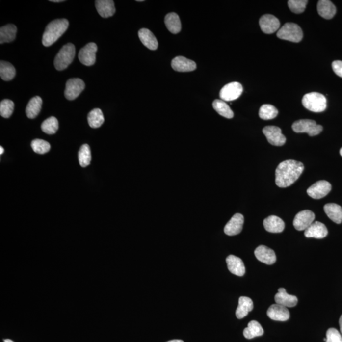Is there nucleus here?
I'll use <instances>...</instances> for the list:
<instances>
[{
	"instance_id": "f257e3e1",
	"label": "nucleus",
	"mask_w": 342,
	"mask_h": 342,
	"mask_svg": "<svg viewBox=\"0 0 342 342\" xmlns=\"http://www.w3.org/2000/svg\"><path fill=\"white\" fill-rule=\"evenodd\" d=\"M304 166L297 160H287L280 163L276 170V184L280 188L291 186L299 178Z\"/></svg>"
},
{
	"instance_id": "f03ea898",
	"label": "nucleus",
	"mask_w": 342,
	"mask_h": 342,
	"mask_svg": "<svg viewBox=\"0 0 342 342\" xmlns=\"http://www.w3.org/2000/svg\"><path fill=\"white\" fill-rule=\"evenodd\" d=\"M69 25V21L65 19L52 21L46 27L43 34V45L45 47H50L55 43L66 31Z\"/></svg>"
},
{
	"instance_id": "7ed1b4c3",
	"label": "nucleus",
	"mask_w": 342,
	"mask_h": 342,
	"mask_svg": "<svg viewBox=\"0 0 342 342\" xmlns=\"http://www.w3.org/2000/svg\"><path fill=\"white\" fill-rule=\"evenodd\" d=\"M302 105L307 109L313 112H322L326 110L327 101L323 95L319 93H309L302 99Z\"/></svg>"
},
{
	"instance_id": "20e7f679",
	"label": "nucleus",
	"mask_w": 342,
	"mask_h": 342,
	"mask_svg": "<svg viewBox=\"0 0 342 342\" xmlns=\"http://www.w3.org/2000/svg\"><path fill=\"white\" fill-rule=\"evenodd\" d=\"M76 54L75 45L69 43L61 49L54 60L56 70L62 71L67 68L73 62Z\"/></svg>"
},
{
	"instance_id": "39448f33",
	"label": "nucleus",
	"mask_w": 342,
	"mask_h": 342,
	"mask_svg": "<svg viewBox=\"0 0 342 342\" xmlns=\"http://www.w3.org/2000/svg\"><path fill=\"white\" fill-rule=\"evenodd\" d=\"M277 37L281 40L298 43L303 38V32L301 28L295 23H286L278 30Z\"/></svg>"
},
{
	"instance_id": "423d86ee",
	"label": "nucleus",
	"mask_w": 342,
	"mask_h": 342,
	"mask_svg": "<svg viewBox=\"0 0 342 342\" xmlns=\"http://www.w3.org/2000/svg\"><path fill=\"white\" fill-rule=\"evenodd\" d=\"M292 129L297 133L306 132L309 136H314L321 133L323 128L322 126L318 125L313 120L301 119L293 124Z\"/></svg>"
},
{
	"instance_id": "0eeeda50",
	"label": "nucleus",
	"mask_w": 342,
	"mask_h": 342,
	"mask_svg": "<svg viewBox=\"0 0 342 342\" xmlns=\"http://www.w3.org/2000/svg\"><path fill=\"white\" fill-rule=\"evenodd\" d=\"M243 86L237 82H230L225 85L220 91V98L224 102H230L238 99L243 93Z\"/></svg>"
},
{
	"instance_id": "6e6552de",
	"label": "nucleus",
	"mask_w": 342,
	"mask_h": 342,
	"mask_svg": "<svg viewBox=\"0 0 342 342\" xmlns=\"http://www.w3.org/2000/svg\"><path fill=\"white\" fill-rule=\"evenodd\" d=\"M84 88L83 80L79 78H72L67 80L65 89V97L69 100H75L79 97Z\"/></svg>"
},
{
	"instance_id": "1a4fd4ad",
	"label": "nucleus",
	"mask_w": 342,
	"mask_h": 342,
	"mask_svg": "<svg viewBox=\"0 0 342 342\" xmlns=\"http://www.w3.org/2000/svg\"><path fill=\"white\" fill-rule=\"evenodd\" d=\"M263 133L271 145L283 146L286 143V138L282 134V130L277 126H266L263 130Z\"/></svg>"
},
{
	"instance_id": "9d476101",
	"label": "nucleus",
	"mask_w": 342,
	"mask_h": 342,
	"mask_svg": "<svg viewBox=\"0 0 342 342\" xmlns=\"http://www.w3.org/2000/svg\"><path fill=\"white\" fill-rule=\"evenodd\" d=\"M315 215L312 211L302 210L298 212L293 220V226L298 231H305L314 223Z\"/></svg>"
},
{
	"instance_id": "9b49d317",
	"label": "nucleus",
	"mask_w": 342,
	"mask_h": 342,
	"mask_svg": "<svg viewBox=\"0 0 342 342\" xmlns=\"http://www.w3.org/2000/svg\"><path fill=\"white\" fill-rule=\"evenodd\" d=\"M332 189V185L326 181L321 180L316 183L308 189L309 197L314 199H321L326 197Z\"/></svg>"
},
{
	"instance_id": "f8f14e48",
	"label": "nucleus",
	"mask_w": 342,
	"mask_h": 342,
	"mask_svg": "<svg viewBox=\"0 0 342 342\" xmlns=\"http://www.w3.org/2000/svg\"><path fill=\"white\" fill-rule=\"evenodd\" d=\"M97 49V46L94 43H89L87 44L80 50L79 53L80 62L86 66L94 65Z\"/></svg>"
},
{
	"instance_id": "ddd939ff",
	"label": "nucleus",
	"mask_w": 342,
	"mask_h": 342,
	"mask_svg": "<svg viewBox=\"0 0 342 342\" xmlns=\"http://www.w3.org/2000/svg\"><path fill=\"white\" fill-rule=\"evenodd\" d=\"M259 25L263 32L270 34L277 31L280 27V23L274 15L266 14L261 17Z\"/></svg>"
},
{
	"instance_id": "4468645a",
	"label": "nucleus",
	"mask_w": 342,
	"mask_h": 342,
	"mask_svg": "<svg viewBox=\"0 0 342 342\" xmlns=\"http://www.w3.org/2000/svg\"><path fill=\"white\" fill-rule=\"evenodd\" d=\"M243 215L241 213H236L226 224L225 227H224V233L228 236L238 235L243 230Z\"/></svg>"
},
{
	"instance_id": "2eb2a0df",
	"label": "nucleus",
	"mask_w": 342,
	"mask_h": 342,
	"mask_svg": "<svg viewBox=\"0 0 342 342\" xmlns=\"http://www.w3.org/2000/svg\"><path fill=\"white\" fill-rule=\"evenodd\" d=\"M267 315L270 319L274 321H286L289 318V309L286 307L278 304L272 305L269 307L267 311Z\"/></svg>"
},
{
	"instance_id": "dca6fc26",
	"label": "nucleus",
	"mask_w": 342,
	"mask_h": 342,
	"mask_svg": "<svg viewBox=\"0 0 342 342\" xmlns=\"http://www.w3.org/2000/svg\"><path fill=\"white\" fill-rule=\"evenodd\" d=\"M255 256L261 263L265 264L271 265L276 263L275 252L266 246L260 245L255 250Z\"/></svg>"
},
{
	"instance_id": "f3484780",
	"label": "nucleus",
	"mask_w": 342,
	"mask_h": 342,
	"mask_svg": "<svg viewBox=\"0 0 342 342\" xmlns=\"http://www.w3.org/2000/svg\"><path fill=\"white\" fill-rule=\"evenodd\" d=\"M171 66L174 71L182 73L193 71L197 69V64L194 61L182 56L174 58L172 60Z\"/></svg>"
},
{
	"instance_id": "a211bd4d",
	"label": "nucleus",
	"mask_w": 342,
	"mask_h": 342,
	"mask_svg": "<svg viewBox=\"0 0 342 342\" xmlns=\"http://www.w3.org/2000/svg\"><path fill=\"white\" fill-rule=\"evenodd\" d=\"M328 233V229L324 224L316 221L305 230L304 235L307 238L322 239L325 238Z\"/></svg>"
},
{
	"instance_id": "6ab92c4d",
	"label": "nucleus",
	"mask_w": 342,
	"mask_h": 342,
	"mask_svg": "<svg viewBox=\"0 0 342 342\" xmlns=\"http://www.w3.org/2000/svg\"><path fill=\"white\" fill-rule=\"evenodd\" d=\"M274 300L276 304L282 305L286 308H293L298 303V298L295 295H289L284 288H280L276 294Z\"/></svg>"
},
{
	"instance_id": "aec40b11",
	"label": "nucleus",
	"mask_w": 342,
	"mask_h": 342,
	"mask_svg": "<svg viewBox=\"0 0 342 342\" xmlns=\"http://www.w3.org/2000/svg\"><path fill=\"white\" fill-rule=\"evenodd\" d=\"M229 271L235 275L243 276L245 273V267L243 261L238 257L230 255L226 258Z\"/></svg>"
},
{
	"instance_id": "412c9836",
	"label": "nucleus",
	"mask_w": 342,
	"mask_h": 342,
	"mask_svg": "<svg viewBox=\"0 0 342 342\" xmlns=\"http://www.w3.org/2000/svg\"><path fill=\"white\" fill-rule=\"evenodd\" d=\"M95 5L99 15L104 18H108L115 14L114 2L112 0H97Z\"/></svg>"
},
{
	"instance_id": "4be33fe9",
	"label": "nucleus",
	"mask_w": 342,
	"mask_h": 342,
	"mask_svg": "<svg viewBox=\"0 0 342 342\" xmlns=\"http://www.w3.org/2000/svg\"><path fill=\"white\" fill-rule=\"evenodd\" d=\"M263 226L268 232L282 233L285 229L284 221L276 215H271L264 219Z\"/></svg>"
},
{
	"instance_id": "5701e85b",
	"label": "nucleus",
	"mask_w": 342,
	"mask_h": 342,
	"mask_svg": "<svg viewBox=\"0 0 342 342\" xmlns=\"http://www.w3.org/2000/svg\"><path fill=\"white\" fill-rule=\"evenodd\" d=\"M317 8L318 14L325 19H332L336 14V7L328 0H320L318 1Z\"/></svg>"
},
{
	"instance_id": "b1692460",
	"label": "nucleus",
	"mask_w": 342,
	"mask_h": 342,
	"mask_svg": "<svg viewBox=\"0 0 342 342\" xmlns=\"http://www.w3.org/2000/svg\"><path fill=\"white\" fill-rule=\"evenodd\" d=\"M138 36L139 40L148 49L151 50L158 49V40L150 30L145 28L139 30Z\"/></svg>"
},
{
	"instance_id": "393cba45",
	"label": "nucleus",
	"mask_w": 342,
	"mask_h": 342,
	"mask_svg": "<svg viewBox=\"0 0 342 342\" xmlns=\"http://www.w3.org/2000/svg\"><path fill=\"white\" fill-rule=\"evenodd\" d=\"M254 304L251 298L241 297L239 298L238 306L236 311V316L241 319L247 316L248 314L253 310Z\"/></svg>"
},
{
	"instance_id": "a878e982",
	"label": "nucleus",
	"mask_w": 342,
	"mask_h": 342,
	"mask_svg": "<svg viewBox=\"0 0 342 342\" xmlns=\"http://www.w3.org/2000/svg\"><path fill=\"white\" fill-rule=\"evenodd\" d=\"M43 101L41 98L37 96L30 99L26 107V115L28 118L34 119L40 114Z\"/></svg>"
},
{
	"instance_id": "bb28decb",
	"label": "nucleus",
	"mask_w": 342,
	"mask_h": 342,
	"mask_svg": "<svg viewBox=\"0 0 342 342\" xmlns=\"http://www.w3.org/2000/svg\"><path fill=\"white\" fill-rule=\"evenodd\" d=\"M324 212L329 218L334 223L341 224L342 222V209L336 204H328L324 207Z\"/></svg>"
},
{
	"instance_id": "cd10ccee",
	"label": "nucleus",
	"mask_w": 342,
	"mask_h": 342,
	"mask_svg": "<svg viewBox=\"0 0 342 342\" xmlns=\"http://www.w3.org/2000/svg\"><path fill=\"white\" fill-rule=\"evenodd\" d=\"M165 25L171 33L178 34L182 30L180 17L176 13H169L165 17Z\"/></svg>"
},
{
	"instance_id": "c85d7f7f",
	"label": "nucleus",
	"mask_w": 342,
	"mask_h": 342,
	"mask_svg": "<svg viewBox=\"0 0 342 342\" xmlns=\"http://www.w3.org/2000/svg\"><path fill=\"white\" fill-rule=\"evenodd\" d=\"M17 27L14 25H8L0 29V43H10L16 37Z\"/></svg>"
},
{
	"instance_id": "c756f323",
	"label": "nucleus",
	"mask_w": 342,
	"mask_h": 342,
	"mask_svg": "<svg viewBox=\"0 0 342 342\" xmlns=\"http://www.w3.org/2000/svg\"><path fill=\"white\" fill-rule=\"evenodd\" d=\"M262 326L257 321H251L248 324L247 328L243 331L244 337L247 339H254L255 337L262 336L263 334Z\"/></svg>"
},
{
	"instance_id": "7c9ffc66",
	"label": "nucleus",
	"mask_w": 342,
	"mask_h": 342,
	"mask_svg": "<svg viewBox=\"0 0 342 342\" xmlns=\"http://www.w3.org/2000/svg\"><path fill=\"white\" fill-rule=\"evenodd\" d=\"M213 108L221 116L227 119H232L234 114L228 105L222 100H215L213 101Z\"/></svg>"
},
{
	"instance_id": "2f4dec72",
	"label": "nucleus",
	"mask_w": 342,
	"mask_h": 342,
	"mask_svg": "<svg viewBox=\"0 0 342 342\" xmlns=\"http://www.w3.org/2000/svg\"><path fill=\"white\" fill-rule=\"evenodd\" d=\"M104 121L103 113L99 108H95L88 114V121L91 128H98L100 127L104 123Z\"/></svg>"
},
{
	"instance_id": "473e14b6",
	"label": "nucleus",
	"mask_w": 342,
	"mask_h": 342,
	"mask_svg": "<svg viewBox=\"0 0 342 342\" xmlns=\"http://www.w3.org/2000/svg\"><path fill=\"white\" fill-rule=\"evenodd\" d=\"M16 71L14 66L9 62L1 61L0 62V76L1 79L8 81L14 79Z\"/></svg>"
},
{
	"instance_id": "72a5a7b5",
	"label": "nucleus",
	"mask_w": 342,
	"mask_h": 342,
	"mask_svg": "<svg viewBox=\"0 0 342 342\" xmlns=\"http://www.w3.org/2000/svg\"><path fill=\"white\" fill-rule=\"evenodd\" d=\"M259 117L263 120H271L276 118L278 110L275 106L270 104H264L259 110Z\"/></svg>"
},
{
	"instance_id": "f704fd0d",
	"label": "nucleus",
	"mask_w": 342,
	"mask_h": 342,
	"mask_svg": "<svg viewBox=\"0 0 342 342\" xmlns=\"http://www.w3.org/2000/svg\"><path fill=\"white\" fill-rule=\"evenodd\" d=\"M79 164L80 166L86 167L90 164L91 160V154L90 148L87 144L82 145L78 154Z\"/></svg>"
},
{
	"instance_id": "c9c22d12",
	"label": "nucleus",
	"mask_w": 342,
	"mask_h": 342,
	"mask_svg": "<svg viewBox=\"0 0 342 342\" xmlns=\"http://www.w3.org/2000/svg\"><path fill=\"white\" fill-rule=\"evenodd\" d=\"M41 130L46 134H55L58 130V120L55 117H50L46 119L41 125Z\"/></svg>"
},
{
	"instance_id": "e433bc0d",
	"label": "nucleus",
	"mask_w": 342,
	"mask_h": 342,
	"mask_svg": "<svg viewBox=\"0 0 342 342\" xmlns=\"http://www.w3.org/2000/svg\"><path fill=\"white\" fill-rule=\"evenodd\" d=\"M32 150L38 154H45L49 152L50 150V145L49 142L43 139H34L31 143Z\"/></svg>"
},
{
	"instance_id": "4c0bfd02",
	"label": "nucleus",
	"mask_w": 342,
	"mask_h": 342,
	"mask_svg": "<svg viewBox=\"0 0 342 342\" xmlns=\"http://www.w3.org/2000/svg\"><path fill=\"white\" fill-rule=\"evenodd\" d=\"M14 103L12 100L5 99L0 104V114L4 118H9L14 112Z\"/></svg>"
},
{
	"instance_id": "58836bf2",
	"label": "nucleus",
	"mask_w": 342,
	"mask_h": 342,
	"mask_svg": "<svg viewBox=\"0 0 342 342\" xmlns=\"http://www.w3.org/2000/svg\"><path fill=\"white\" fill-rule=\"evenodd\" d=\"M308 1L307 0H289L288 1L289 9L295 14H301L306 10Z\"/></svg>"
},
{
	"instance_id": "ea45409f",
	"label": "nucleus",
	"mask_w": 342,
	"mask_h": 342,
	"mask_svg": "<svg viewBox=\"0 0 342 342\" xmlns=\"http://www.w3.org/2000/svg\"><path fill=\"white\" fill-rule=\"evenodd\" d=\"M326 342H342V335L337 329H328L326 332Z\"/></svg>"
},
{
	"instance_id": "a19ab883",
	"label": "nucleus",
	"mask_w": 342,
	"mask_h": 342,
	"mask_svg": "<svg viewBox=\"0 0 342 342\" xmlns=\"http://www.w3.org/2000/svg\"><path fill=\"white\" fill-rule=\"evenodd\" d=\"M332 68L334 73L342 78V61H334L332 63Z\"/></svg>"
},
{
	"instance_id": "79ce46f5",
	"label": "nucleus",
	"mask_w": 342,
	"mask_h": 342,
	"mask_svg": "<svg viewBox=\"0 0 342 342\" xmlns=\"http://www.w3.org/2000/svg\"><path fill=\"white\" fill-rule=\"evenodd\" d=\"M339 325L340 328H341V335H342V315L341 316V317H340Z\"/></svg>"
},
{
	"instance_id": "37998d69",
	"label": "nucleus",
	"mask_w": 342,
	"mask_h": 342,
	"mask_svg": "<svg viewBox=\"0 0 342 342\" xmlns=\"http://www.w3.org/2000/svg\"><path fill=\"white\" fill-rule=\"evenodd\" d=\"M167 342H184V341H182V340H172Z\"/></svg>"
},
{
	"instance_id": "c03bdc74",
	"label": "nucleus",
	"mask_w": 342,
	"mask_h": 342,
	"mask_svg": "<svg viewBox=\"0 0 342 342\" xmlns=\"http://www.w3.org/2000/svg\"><path fill=\"white\" fill-rule=\"evenodd\" d=\"M52 2H53V3H60V2H63L64 1H63V0H51Z\"/></svg>"
},
{
	"instance_id": "a18cd8bd",
	"label": "nucleus",
	"mask_w": 342,
	"mask_h": 342,
	"mask_svg": "<svg viewBox=\"0 0 342 342\" xmlns=\"http://www.w3.org/2000/svg\"><path fill=\"white\" fill-rule=\"evenodd\" d=\"M4 149L2 147H0V154L2 155L3 154Z\"/></svg>"
},
{
	"instance_id": "49530a36",
	"label": "nucleus",
	"mask_w": 342,
	"mask_h": 342,
	"mask_svg": "<svg viewBox=\"0 0 342 342\" xmlns=\"http://www.w3.org/2000/svg\"><path fill=\"white\" fill-rule=\"evenodd\" d=\"M14 342V341H12V340H10V339H5V340H4V342Z\"/></svg>"
},
{
	"instance_id": "de8ad7c7",
	"label": "nucleus",
	"mask_w": 342,
	"mask_h": 342,
	"mask_svg": "<svg viewBox=\"0 0 342 342\" xmlns=\"http://www.w3.org/2000/svg\"><path fill=\"white\" fill-rule=\"evenodd\" d=\"M340 154H341V156L342 157V148L341 149V150H340Z\"/></svg>"
},
{
	"instance_id": "09e8293b",
	"label": "nucleus",
	"mask_w": 342,
	"mask_h": 342,
	"mask_svg": "<svg viewBox=\"0 0 342 342\" xmlns=\"http://www.w3.org/2000/svg\"><path fill=\"white\" fill-rule=\"evenodd\" d=\"M137 1L141 2V1H143V0H138V1Z\"/></svg>"
}]
</instances>
